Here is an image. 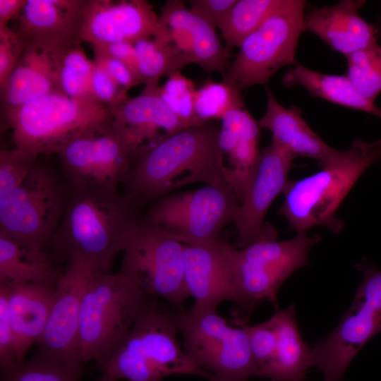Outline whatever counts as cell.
<instances>
[{"label":"cell","mask_w":381,"mask_h":381,"mask_svg":"<svg viewBox=\"0 0 381 381\" xmlns=\"http://www.w3.org/2000/svg\"><path fill=\"white\" fill-rule=\"evenodd\" d=\"M90 94L95 100L109 108L117 106L129 97L128 91L95 64L90 79Z\"/></svg>","instance_id":"8d00e7d4"},{"label":"cell","mask_w":381,"mask_h":381,"mask_svg":"<svg viewBox=\"0 0 381 381\" xmlns=\"http://www.w3.org/2000/svg\"><path fill=\"white\" fill-rule=\"evenodd\" d=\"M260 128L272 133V141L290 153L294 158L306 157L318 162L322 167L337 153L302 118L301 111L294 107L285 108L267 90V108L258 121Z\"/></svg>","instance_id":"cb8c5ba5"},{"label":"cell","mask_w":381,"mask_h":381,"mask_svg":"<svg viewBox=\"0 0 381 381\" xmlns=\"http://www.w3.org/2000/svg\"><path fill=\"white\" fill-rule=\"evenodd\" d=\"M186 26L193 39L192 58L193 63L207 73L218 72L224 78L230 64V51L219 42L215 28L205 20L193 14L190 10L176 28Z\"/></svg>","instance_id":"f546056e"},{"label":"cell","mask_w":381,"mask_h":381,"mask_svg":"<svg viewBox=\"0 0 381 381\" xmlns=\"http://www.w3.org/2000/svg\"><path fill=\"white\" fill-rule=\"evenodd\" d=\"M219 131L207 123L193 126L143 152L133 160L122 181L123 193L139 206L195 182L230 183Z\"/></svg>","instance_id":"6da1fadb"},{"label":"cell","mask_w":381,"mask_h":381,"mask_svg":"<svg viewBox=\"0 0 381 381\" xmlns=\"http://www.w3.org/2000/svg\"><path fill=\"white\" fill-rule=\"evenodd\" d=\"M154 302L119 272L95 270L81 303L79 351L83 363L94 361L99 366L105 362Z\"/></svg>","instance_id":"8992f818"},{"label":"cell","mask_w":381,"mask_h":381,"mask_svg":"<svg viewBox=\"0 0 381 381\" xmlns=\"http://www.w3.org/2000/svg\"><path fill=\"white\" fill-rule=\"evenodd\" d=\"M94 62L102 68L122 88L129 89L140 85L131 69L105 51L92 47Z\"/></svg>","instance_id":"ab89813d"},{"label":"cell","mask_w":381,"mask_h":381,"mask_svg":"<svg viewBox=\"0 0 381 381\" xmlns=\"http://www.w3.org/2000/svg\"><path fill=\"white\" fill-rule=\"evenodd\" d=\"M346 58V76L363 97L374 102L381 92V46L356 52Z\"/></svg>","instance_id":"836d02e7"},{"label":"cell","mask_w":381,"mask_h":381,"mask_svg":"<svg viewBox=\"0 0 381 381\" xmlns=\"http://www.w3.org/2000/svg\"><path fill=\"white\" fill-rule=\"evenodd\" d=\"M26 0H0V29L8 28V22L20 16Z\"/></svg>","instance_id":"ee69618b"},{"label":"cell","mask_w":381,"mask_h":381,"mask_svg":"<svg viewBox=\"0 0 381 381\" xmlns=\"http://www.w3.org/2000/svg\"><path fill=\"white\" fill-rule=\"evenodd\" d=\"M134 46L140 80L145 86L159 85L162 78H169L193 63L192 57L174 43L152 38L138 42Z\"/></svg>","instance_id":"f1b7e54d"},{"label":"cell","mask_w":381,"mask_h":381,"mask_svg":"<svg viewBox=\"0 0 381 381\" xmlns=\"http://www.w3.org/2000/svg\"><path fill=\"white\" fill-rule=\"evenodd\" d=\"M69 193L68 184L51 167L37 162L17 188L0 198V234L46 250Z\"/></svg>","instance_id":"ba28073f"},{"label":"cell","mask_w":381,"mask_h":381,"mask_svg":"<svg viewBox=\"0 0 381 381\" xmlns=\"http://www.w3.org/2000/svg\"><path fill=\"white\" fill-rule=\"evenodd\" d=\"M138 207L119 190L70 188L66 208L47 253L56 264L78 258L98 272H110L115 258L122 252L129 231L138 220Z\"/></svg>","instance_id":"7a4b0ae2"},{"label":"cell","mask_w":381,"mask_h":381,"mask_svg":"<svg viewBox=\"0 0 381 381\" xmlns=\"http://www.w3.org/2000/svg\"><path fill=\"white\" fill-rule=\"evenodd\" d=\"M174 315L185 352L200 368L219 381L258 376L244 325H229L213 307L193 305Z\"/></svg>","instance_id":"52a82bcc"},{"label":"cell","mask_w":381,"mask_h":381,"mask_svg":"<svg viewBox=\"0 0 381 381\" xmlns=\"http://www.w3.org/2000/svg\"><path fill=\"white\" fill-rule=\"evenodd\" d=\"M244 107L240 90L232 83L206 81L197 89L194 113L200 123L222 119L229 111Z\"/></svg>","instance_id":"d6a6232c"},{"label":"cell","mask_w":381,"mask_h":381,"mask_svg":"<svg viewBox=\"0 0 381 381\" xmlns=\"http://www.w3.org/2000/svg\"><path fill=\"white\" fill-rule=\"evenodd\" d=\"M94 47L102 49L110 56L123 63L131 69L135 78L139 81L140 84H142L139 73L137 54L134 44L128 42H117L103 47Z\"/></svg>","instance_id":"7bdbcfd3"},{"label":"cell","mask_w":381,"mask_h":381,"mask_svg":"<svg viewBox=\"0 0 381 381\" xmlns=\"http://www.w3.org/2000/svg\"><path fill=\"white\" fill-rule=\"evenodd\" d=\"M38 162L36 157L18 148L0 150V198L17 188Z\"/></svg>","instance_id":"d590c367"},{"label":"cell","mask_w":381,"mask_h":381,"mask_svg":"<svg viewBox=\"0 0 381 381\" xmlns=\"http://www.w3.org/2000/svg\"><path fill=\"white\" fill-rule=\"evenodd\" d=\"M223 128L229 129L240 138H259L260 126L245 107L234 109L221 119Z\"/></svg>","instance_id":"60d3db41"},{"label":"cell","mask_w":381,"mask_h":381,"mask_svg":"<svg viewBox=\"0 0 381 381\" xmlns=\"http://www.w3.org/2000/svg\"><path fill=\"white\" fill-rule=\"evenodd\" d=\"M159 87L145 85L138 96L110 108L112 127L129 148L133 162L166 138L159 134L161 130L169 137L193 126L169 107Z\"/></svg>","instance_id":"d6986e66"},{"label":"cell","mask_w":381,"mask_h":381,"mask_svg":"<svg viewBox=\"0 0 381 381\" xmlns=\"http://www.w3.org/2000/svg\"><path fill=\"white\" fill-rule=\"evenodd\" d=\"M13 331L18 364L40 339L56 296V286L42 284H2Z\"/></svg>","instance_id":"603a6c76"},{"label":"cell","mask_w":381,"mask_h":381,"mask_svg":"<svg viewBox=\"0 0 381 381\" xmlns=\"http://www.w3.org/2000/svg\"><path fill=\"white\" fill-rule=\"evenodd\" d=\"M87 1L26 0L16 32L25 47L81 44Z\"/></svg>","instance_id":"44dd1931"},{"label":"cell","mask_w":381,"mask_h":381,"mask_svg":"<svg viewBox=\"0 0 381 381\" xmlns=\"http://www.w3.org/2000/svg\"><path fill=\"white\" fill-rule=\"evenodd\" d=\"M381 158V139L365 142L356 139L335 155L322 169L308 176L289 181L279 213L298 233L317 226L334 233L344 227L337 210L363 172Z\"/></svg>","instance_id":"3957f363"},{"label":"cell","mask_w":381,"mask_h":381,"mask_svg":"<svg viewBox=\"0 0 381 381\" xmlns=\"http://www.w3.org/2000/svg\"><path fill=\"white\" fill-rule=\"evenodd\" d=\"M18 365L14 348L13 331L11 326L6 294L0 285V365L1 371L9 370Z\"/></svg>","instance_id":"f35d334b"},{"label":"cell","mask_w":381,"mask_h":381,"mask_svg":"<svg viewBox=\"0 0 381 381\" xmlns=\"http://www.w3.org/2000/svg\"><path fill=\"white\" fill-rule=\"evenodd\" d=\"M97 381H114L112 380H110L109 378L107 377L106 376L102 375Z\"/></svg>","instance_id":"f6af8a7d"},{"label":"cell","mask_w":381,"mask_h":381,"mask_svg":"<svg viewBox=\"0 0 381 381\" xmlns=\"http://www.w3.org/2000/svg\"><path fill=\"white\" fill-rule=\"evenodd\" d=\"M57 90L47 47H26L4 90V108H14Z\"/></svg>","instance_id":"d4e9b609"},{"label":"cell","mask_w":381,"mask_h":381,"mask_svg":"<svg viewBox=\"0 0 381 381\" xmlns=\"http://www.w3.org/2000/svg\"><path fill=\"white\" fill-rule=\"evenodd\" d=\"M363 274L353 301L336 328L312 348L313 366L324 381H341L362 347L381 333V270L365 261L356 265Z\"/></svg>","instance_id":"4fadbf2b"},{"label":"cell","mask_w":381,"mask_h":381,"mask_svg":"<svg viewBox=\"0 0 381 381\" xmlns=\"http://www.w3.org/2000/svg\"><path fill=\"white\" fill-rule=\"evenodd\" d=\"M56 155L70 188L109 192L119 190L133 162L129 148L112 125L74 138Z\"/></svg>","instance_id":"5bb4252c"},{"label":"cell","mask_w":381,"mask_h":381,"mask_svg":"<svg viewBox=\"0 0 381 381\" xmlns=\"http://www.w3.org/2000/svg\"><path fill=\"white\" fill-rule=\"evenodd\" d=\"M83 368L37 350L29 360L1 371V381H80Z\"/></svg>","instance_id":"1f68e13d"},{"label":"cell","mask_w":381,"mask_h":381,"mask_svg":"<svg viewBox=\"0 0 381 381\" xmlns=\"http://www.w3.org/2000/svg\"><path fill=\"white\" fill-rule=\"evenodd\" d=\"M258 376L270 381H303L313 366L312 348L303 339L294 304L277 310L249 331Z\"/></svg>","instance_id":"9a60e30c"},{"label":"cell","mask_w":381,"mask_h":381,"mask_svg":"<svg viewBox=\"0 0 381 381\" xmlns=\"http://www.w3.org/2000/svg\"><path fill=\"white\" fill-rule=\"evenodd\" d=\"M239 206L229 183L207 184L159 198L145 219L185 244H207L219 240L222 228L234 222Z\"/></svg>","instance_id":"7c38bea8"},{"label":"cell","mask_w":381,"mask_h":381,"mask_svg":"<svg viewBox=\"0 0 381 381\" xmlns=\"http://www.w3.org/2000/svg\"><path fill=\"white\" fill-rule=\"evenodd\" d=\"M186 244L145 219L132 226L118 272L152 298L181 307L190 298L184 279Z\"/></svg>","instance_id":"30bf717a"},{"label":"cell","mask_w":381,"mask_h":381,"mask_svg":"<svg viewBox=\"0 0 381 381\" xmlns=\"http://www.w3.org/2000/svg\"><path fill=\"white\" fill-rule=\"evenodd\" d=\"M14 147L36 157L56 155L74 138L112 125L109 107L54 90L20 107L3 109Z\"/></svg>","instance_id":"5b68a950"},{"label":"cell","mask_w":381,"mask_h":381,"mask_svg":"<svg viewBox=\"0 0 381 381\" xmlns=\"http://www.w3.org/2000/svg\"><path fill=\"white\" fill-rule=\"evenodd\" d=\"M25 49L16 31L9 27L0 29V92L4 90Z\"/></svg>","instance_id":"74e56055"},{"label":"cell","mask_w":381,"mask_h":381,"mask_svg":"<svg viewBox=\"0 0 381 381\" xmlns=\"http://www.w3.org/2000/svg\"><path fill=\"white\" fill-rule=\"evenodd\" d=\"M196 90L193 82L181 72L169 77L165 85L159 87L160 95L169 107L193 126L202 124L194 113Z\"/></svg>","instance_id":"e575fe53"},{"label":"cell","mask_w":381,"mask_h":381,"mask_svg":"<svg viewBox=\"0 0 381 381\" xmlns=\"http://www.w3.org/2000/svg\"><path fill=\"white\" fill-rule=\"evenodd\" d=\"M174 315L154 302L135 322L125 339L99 368L114 381H162L174 375L219 381L198 366L179 344Z\"/></svg>","instance_id":"277c9868"},{"label":"cell","mask_w":381,"mask_h":381,"mask_svg":"<svg viewBox=\"0 0 381 381\" xmlns=\"http://www.w3.org/2000/svg\"><path fill=\"white\" fill-rule=\"evenodd\" d=\"M306 4L303 0H278L260 25L243 41L222 80L241 91L265 85L279 69L294 65L304 32Z\"/></svg>","instance_id":"9c48e42d"},{"label":"cell","mask_w":381,"mask_h":381,"mask_svg":"<svg viewBox=\"0 0 381 381\" xmlns=\"http://www.w3.org/2000/svg\"><path fill=\"white\" fill-rule=\"evenodd\" d=\"M282 82L286 87L301 85L314 97L373 114L381 119V109L363 97L346 75L317 72L296 62L284 75Z\"/></svg>","instance_id":"4316f807"},{"label":"cell","mask_w":381,"mask_h":381,"mask_svg":"<svg viewBox=\"0 0 381 381\" xmlns=\"http://www.w3.org/2000/svg\"><path fill=\"white\" fill-rule=\"evenodd\" d=\"M236 0H191L190 11L216 28Z\"/></svg>","instance_id":"b9f144b4"},{"label":"cell","mask_w":381,"mask_h":381,"mask_svg":"<svg viewBox=\"0 0 381 381\" xmlns=\"http://www.w3.org/2000/svg\"><path fill=\"white\" fill-rule=\"evenodd\" d=\"M320 239L298 233L288 240L262 239L243 248L233 247L237 304L252 310L266 301L277 308L279 289L296 270L309 265V252Z\"/></svg>","instance_id":"8fae6325"},{"label":"cell","mask_w":381,"mask_h":381,"mask_svg":"<svg viewBox=\"0 0 381 381\" xmlns=\"http://www.w3.org/2000/svg\"><path fill=\"white\" fill-rule=\"evenodd\" d=\"M95 270L78 258L66 262L46 327L37 344L39 351L66 363L84 365L79 351L80 308L85 289Z\"/></svg>","instance_id":"ac0fdd59"},{"label":"cell","mask_w":381,"mask_h":381,"mask_svg":"<svg viewBox=\"0 0 381 381\" xmlns=\"http://www.w3.org/2000/svg\"><path fill=\"white\" fill-rule=\"evenodd\" d=\"M155 38L173 43L169 30L145 0H87L80 40L92 47Z\"/></svg>","instance_id":"e0dca14e"},{"label":"cell","mask_w":381,"mask_h":381,"mask_svg":"<svg viewBox=\"0 0 381 381\" xmlns=\"http://www.w3.org/2000/svg\"><path fill=\"white\" fill-rule=\"evenodd\" d=\"M362 0H342L315 8L305 15L304 31L310 32L346 57L378 45L373 27L358 13Z\"/></svg>","instance_id":"7402d4cb"},{"label":"cell","mask_w":381,"mask_h":381,"mask_svg":"<svg viewBox=\"0 0 381 381\" xmlns=\"http://www.w3.org/2000/svg\"><path fill=\"white\" fill-rule=\"evenodd\" d=\"M294 159L272 141L260 152L234 222L240 248L260 240L276 239V231L265 224L264 219L272 202L284 193Z\"/></svg>","instance_id":"2e32d148"},{"label":"cell","mask_w":381,"mask_h":381,"mask_svg":"<svg viewBox=\"0 0 381 381\" xmlns=\"http://www.w3.org/2000/svg\"><path fill=\"white\" fill-rule=\"evenodd\" d=\"M232 248L219 239L207 244H186L184 279L194 306L218 308L224 301L238 303Z\"/></svg>","instance_id":"ffe728a7"},{"label":"cell","mask_w":381,"mask_h":381,"mask_svg":"<svg viewBox=\"0 0 381 381\" xmlns=\"http://www.w3.org/2000/svg\"><path fill=\"white\" fill-rule=\"evenodd\" d=\"M278 0H236L217 28L230 51L239 47L243 41L263 22Z\"/></svg>","instance_id":"4dcf8cb0"},{"label":"cell","mask_w":381,"mask_h":381,"mask_svg":"<svg viewBox=\"0 0 381 381\" xmlns=\"http://www.w3.org/2000/svg\"><path fill=\"white\" fill-rule=\"evenodd\" d=\"M47 48L57 90L72 98L93 99L90 94V79L95 63L89 59L81 44Z\"/></svg>","instance_id":"83f0119b"},{"label":"cell","mask_w":381,"mask_h":381,"mask_svg":"<svg viewBox=\"0 0 381 381\" xmlns=\"http://www.w3.org/2000/svg\"><path fill=\"white\" fill-rule=\"evenodd\" d=\"M63 272L45 250L0 234V284L57 286Z\"/></svg>","instance_id":"484cf974"}]
</instances>
